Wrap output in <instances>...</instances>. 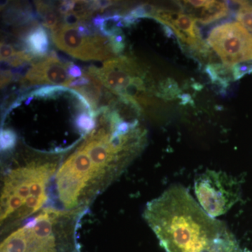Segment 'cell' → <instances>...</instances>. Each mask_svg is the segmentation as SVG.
I'll return each instance as SVG.
<instances>
[{"instance_id":"6da1fadb","label":"cell","mask_w":252,"mask_h":252,"mask_svg":"<svg viewBox=\"0 0 252 252\" xmlns=\"http://www.w3.org/2000/svg\"><path fill=\"white\" fill-rule=\"evenodd\" d=\"M110 109L97 114L95 127L82 136L81 144L63 158L55 188L60 203L66 210L89 207L120 177L147 143V131L132 127Z\"/></svg>"},{"instance_id":"7a4b0ae2","label":"cell","mask_w":252,"mask_h":252,"mask_svg":"<svg viewBox=\"0 0 252 252\" xmlns=\"http://www.w3.org/2000/svg\"><path fill=\"white\" fill-rule=\"evenodd\" d=\"M69 149L49 152L26 149L1 166L0 229L4 236L35 216L49 198L51 183Z\"/></svg>"},{"instance_id":"3957f363","label":"cell","mask_w":252,"mask_h":252,"mask_svg":"<svg viewBox=\"0 0 252 252\" xmlns=\"http://www.w3.org/2000/svg\"><path fill=\"white\" fill-rule=\"evenodd\" d=\"M143 216L167 252H210L232 234L181 185L172 186L149 202Z\"/></svg>"},{"instance_id":"277c9868","label":"cell","mask_w":252,"mask_h":252,"mask_svg":"<svg viewBox=\"0 0 252 252\" xmlns=\"http://www.w3.org/2000/svg\"><path fill=\"white\" fill-rule=\"evenodd\" d=\"M87 211L45 207L1 236L0 252H83L78 229Z\"/></svg>"},{"instance_id":"5b68a950","label":"cell","mask_w":252,"mask_h":252,"mask_svg":"<svg viewBox=\"0 0 252 252\" xmlns=\"http://www.w3.org/2000/svg\"><path fill=\"white\" fill-rule=\"evenodd\" d=\"M194 190L200 206L213 218L224 215L240 198V183L221 171L200 174L195 178Z\"/></svg>"},{"instance_id":"8992f818","label":"cell","mask_w":252,"mask_h":252,"mask_svg":"<svg viewBox=\"0 0 252 252\" xmlns=\"http://www.w3.org/2000/svg\"><path fill=\"white\" fill-rule=\"evenodd\" d=\"M86 71L120 97L135 99L137 92L146 90L141 69L133 60L126 56L106 61L101 68L91 66Z\"/></svg>"},{"instance_id":"52a82bcc","label":"cell","mask_w":252,"mask_h":252,"mask_svg":"<svg viewBox=\"0 0 252 252\" xmlns=\"http://www.w3.org/2000/svg\"><path fill=\"white\" fill-rule=\"evenodd\" d=\"M51 39L56 47L82 61H109L115 59L110 39L99 34L83 36L77 26L63 23L51 32Z\"/></svg>"},{"instance_id":"ba28073f","label":"cell","mask_w":252,"mask_h":252,"mask_svg":"<svg viewBox=\"0 0 252 252\" xmlns=\"http://www.w3.org/2000/svg\"><path fill=\"white\" fill-rule=\"evenodd\" d=\"M207 43L225 65L252 61V34L240 23H226L212 30Z\"/></svg>"},{"instance_id":"9c48e42d","label":"cell","mask_w":252,"mask_h":252,"mask_svg":"<svg viewBox=\"0 0 252 252\" xmlns=\"http://www.w3.org/2000/svg\"><path fill=\"white\" fill-rule=\"evenodd\" d=\"M71 63L61 62L57 54L52 51L46 57L34 60L31 69L20 83L23 86L46 84L67 88L74 80L68 74Z\"/></svg>"},{"instance_id":"30bf717a","label":"cell","mask_w":252,"mask_h":252,"mask_svg":"<svg viewBox=\"0 0 252 252\" xmlns=\"http://www.w3.org/2000/svg\"><path fill=\"white\" fill-rule=\"evenodd\" d=\"M153 18L173 31L179 40L193 51L207 54L208 47L204 43L195 18L182 13L157 9Z\"/></svg>"},{"instance_id":"8fae6325","label":"cell","mask_w":252,"mask_h":252,"mask_svg":"<svg viewBox=\"0 0 252 252\" xmlns=\"http://www.w3.org/2000/svg\"><path fill=\"white\" fill-rule=\"evenodd\" d=\"M23 41L24 51L36 59H42L49 54V36L42 26H38Z\"/></svg>"},{"instance_id":"7c38bea8","label":"cell","mask_w":252,"mask_h":252,"mask_svg":"<svg viewBox=\"0 0 252 252\" xmlns=\"http://www.w3.org/2000/svg\"><path fill=\"white\" fill-rule=\"evenodd\" d=\"M229 8L225 1H210L202 9L196 21L203 25H208L228 16Z\"/></svg>"},{"instance_id":"4fadbf2b","label":"cell","mask_w":252,"mask_h":252,"mask_svg":"<svg viewBox=\"0 0 252 252\" xmlns=\"http://www.w3.org/2000/svg\"><path fill=\"white\" fill-rule=\"evenodd\" d=\"M36 10L37 14L42 19V25L49 29L51 32L57 30L63 24L61 22V16L58 9L51 3L44 1H35Z\"/></svg>"},{"instance_id":"5bb4252c","label":"cell","mask_w":252,"mask_h":252,"mask_svg":"<svg viewBox=\"0 0 252 252\" xmlns=\"http://www.w3.org/2000/svg\"><path fill=\"white\" fill-rule=\"evenodd\" d=\"M233 3L240 6L236 14V19L243 27L252 32V5L243 1H235Z\"/></svg>"},{"instance_id":"9a60e30c","label":"cell","mask_w":252,"mask_h":252,"mask_svg":"<svg viewBox=\"0 0 252 252\" xmlns=\"http://www.w3.org/2000/svg\"><path fill=\"white\" fill-rule=\"evenodd\" d=\"M210 252H246L239 246L233 234L222 239Z\"/></svg>"},{"instance_id":"2e32d148","label":"cell","mask_w":252,"mask_h":252,"mask_svg":"<svg viewBox=\"0 0 252 252\" xmlns=\"http://www.w3.org/2000/svg\"><path fill=\"white\" fill-rule=\"evenodd\" d=\"M35 58L33 57L31 54H28L26 51H18L15 53L11 57L5 61L6 64L13 67H21V66L26 65V63L34 61Z\"/></svg>"},{"instance_id":"e0dca14e","label":"cell","mask_w":252,"mask_h":252,"mask_svg":"<svg viewBox=\"0 0 252 252\" xmlns=\"http://www.w3.org/2000/svg\"><path fill=\"white\" fill-rule=\"evenodd\" d=\"M16 135L14 131L6 129L1 131V151L12 150L16 147Z\"/></svg>"},{"instance_id":"ac0fdd59","label":"cell","mask_w":252,"mask_h":252,"mask_svg":"<svg viewBox=\"0 0 252 252\" xmlns=\"http://www.w3.org/2000/svg\"><path fill=\"white\" fill-rule=\"evenodd\" d=\"M15 50L12 46L10 44L1 43V49H0V56H1V62H4L8 59L15 54Z\"/></svg>"},{"instance_id":"d6986e66","label":"cell","mask_w":252,"mask_h":252,"mask_svg":"<svg viewBox=\"0 0 252 252\" xmlns=\"http://www.w3.org/2000/svg\"><path fill=\"white\" fill-rule=\"evenodd\" d=\"M90 77H89L87 73L84 71V76H82L81 77L78 78V79H74V80H73L72 82L69 84V85L68 86V87H71L73 88V89H75V88L81 87V86L88 85V84H90Z\"/></svg>"},{"instance_id":"ffe728a7","label":"cell","mask_w":252,"mask_h":252,"mask_svg":"<svg viewBox=\"0 0 252 252\" xmlns=\"http://www.w3.org/2000/svg\"><path fill=\"white\" fill-rule=\"evenodd\" d=\"M14 74L11 70L1 71V89H4L11 82Z\"/></svg>"},{"instance_id":"44dd1931","label":"cell","mask_w":252,"mask_h":252,"mask_svg":"<svg viewBox=\"0 0 252 252\" xmlns=\"http://www.w3.org/2000/svg\"><path fill=\"white\" fill-rule=\"evenodd\" d=\"M68 74H69V77L74 79V78L82 77L84 72L81 71V69L79 66L76 65L72 63L70 66L68 68Z\"/></svg>"},{"instance_id":"7402d4cb","label":"cell","mask_w":252,"mask_h":252,"mask_svg":"<svg viewBox=\"0 0 252 252\" xmlns=\"http://www.w3.org/2000/svg\"><path fill=\"white\" fill-rule=\"evenodd\" d=\"M210 1H207V0H198V1H185L184 3L185 4L189 5V6H192V7L195 8V9H201L206 6Z\"/></svg>"}]
</instances>
